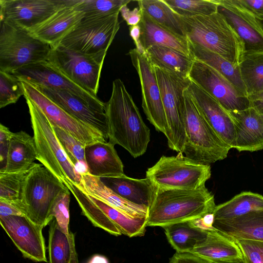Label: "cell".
Listing matches in <instances>:
<instances>
[{
	"mask_svg": "<svg viewBox=\"0 0 263 263\" xmlns=\"http://www.w3.org/2000/svg\"><path fill=\"white\" fill-rule=\"evenodd\" d=\"M106 55L84 54L59 44L51 48L46 61L58 72L97 96Z\"/></svg>",
	"mask_w": 263,
	"mask_h": 263,
	"instance_id": "obj_10",
	"label": "cell"
},
{
	"mask_svg": "<svg viewBox=\"0 0 263 263\" xmlns=\"http://www.w3.org/2000/svg\"><path fill=\"white\" fill-rule=\"evenodd\" d=\"M163 229L167 241L178 253H189L206 238L209 231L194 227L190 221L173 224Z\"/></svg>",
	"mask_w": 263,
	"mask_h": 263,
	"instance_id": "obj_35",
	"label": "cell"
},
{
	"mask_svg": "<svg viewBox=\"0 0 263 263\" xmlns=\"http://www.w3.org/2000/svg\"><path fill=\"white\" fill-rule=\"evenodd\" d=\"M80 174L81 183L77 185L88 194L130 217L148 216V207L134 204L123 199L106 186L100 178L91 175L86 171L80 172Z\"/></svg>",
	"mask_w": 263,
	"mask_h": 263,
	"instance_id": "obj_25",
	"label": "cell"
},
{
	"mask_svg": "<svg viewBox=\"0 0 263 263\" xmlns=\"http://www.w3.org/2000/svg\"><path fill=\"white\" fill-rule=\"evenodd\" d=\"M103 183L123 199L134 204L151 206L157 188L147 177L135 179L125 174L101 178Z\"/></svg>",
	"mask_w": 263,
	"mask_h": 263,
	"instance_id": "obj_26",
	"label": "cell"
},
{
	"mask_svg": "<svg viewBox=\"0 0 263 263\" xmlns=\"http://www.w3.org/2000/svg\"><path fill=\"white\" fill-rule=\"evenodd\" d=\"M238 66L247 96L263 92V51L245 52Z\"/></svg>",
	"mask_w": 263,
	"mask_h": 263,
	"instance_id": "obj_36",
	"label": "cell"
},
{
	"mask_svg": "<svg viewBox=\"0 0 263 263\" xmlns=\"http://www.w3.org/2000/svg\"><path fill=\"white\" fill-rule=\"evenodd\" d=\"M79 0H0V21L29 32L60 9L77 4Z\"/></svg>",
	"mask_w": 263,
	"mask_h": 263,
	"instance_id": "obj_12",
	"label": "cell"
},
{
	"mask_svg": "<svg viewBox=\"0 0 263 263\" xmlns=\"http://www.w3.org/2000/svg\"><path fill=\"white\" fill-rule=\"evenodd\" d=\"M25 98L30 116L37 160L63 183L68 180L79 185L81 181L80 172L64 151L52 123L31 100Z\"/></svg>",
	"mask_w": 263,
	"mask_h": 263,
	"instance_id": "obj_5",
	"label": "cell"
},
{
	"mask_svg": "<svg viewBox=\"0 0 263 263\" xmlns=\"http://www.w3.org/2000/svg\"><path fill=\"white\" fill-rule=\"evenodd\" d=\"M250 106L263 114V92L248 96Z\"/></svg>",
	"mask_w": 263,
	"mask_h": 263,
	"instance_id": "obj_52",
	"label": "cell"
},
{
	"mask_svg": "<svg viewBox=\"0 0 263 263\" xmlns=\"http://www.w3.org/2000/svg\"><path fill=\"white\" fill-rule=\"evenodd\" d=\"M142 13V18L139 25L141 31L140 42L145 51L152 46L160 45L191 55L189 42L185 36L174 32Z\"/></svg>",
	"mask_w": 263,
	"mask_h": 263,
	"instance_id": "obj_27",
	"label": "cell"
},
{
	"mask_svg": "<svg viewBox=\"0 0 263 263\" xmlns=\"http://www.w3.org/2000/svg\"><path fill=\"white\" fill-rule=\"evenodd\" d=\"M130 0H79L74 7L84 14V17L109 15L120 12V8Z\"/></svg>",
	"mask_w": 263,
	"mask_h": 263,
	"instance_id": "obj_41",
	"label": "cell"
},
{
	"mask_svg": "<svg viewBox=\"0 0 263 263\" xmlns=\"http://www.w3.org/2000/svg\"><path fill=\"white\" fill-rule=\"evenodd\" d=\"M177 14L182 16L208 15L217 12L216 0H163Z\"/></svg>",
	"mask_w": 263,
	"mask_h": 263,
	"instance_id": "obj_40",
	"label": "cell"
},
{
	"mask_svg": "<svg viewBox=\"0 0 263 263\" xmlns=\"http://www.w3.org/2000/svg\"><path fill=\"white\" fill-rule=\"evenodd\" d=\"M137 3L142 11L155 22L185 36L181 16L174 11L163 0H141L138 1Z\"/></svg>",
	"mask_w": 263,
	"mask_h": 263,
	"instance_id": "obj_37",
	"label": "cell"
},
{
	"mask_svg": "<svg viewBox=\"0 0 263 263\" xmlns=\"http://www.w3.org/2000/svg\"><path fill=\"white\" fill-rule=\"evenodd\" d=\"M186 90L184 92L185 142L182 153L204 165L226 158L230 148L210 126Z\"/></svg>",
	"mask_w": 263,
	"mask_h": 263,
	"instance_id": "obj_6",
	"label": "cell"
},
{
	"mask_svg": "<svg viewBox=\"0 0 263 263\" xmlns=\"http://www.w3.org/2000/svg\"><path fill=\"white\" fill-rule=\"evenodd\" d=\"M37 153L33 137L24 131L13 133L7 151L5 164L0 171L16 172L34 166Z\"/></svg>",
	"mask_w": 263,
	"mask_h": 263,
	"instance_id": "obj_28",
	"label": "cell"
},
{
	"mask_svg": "<svg viewBox=\"0 0 263 263\" xmlns=\"http://www.w3.org/2000/svg\"><path fill=\"white\" fill-rule=\"evenodd\" d=\"M129 35L134 42L136 46V49L141 54H145L146 52L142 46L141 42V28L139 25L129 26Z\"/></svg>",
	"mask_w": 263,
	"mask_h": 263,
	"instance_id": "obj_51",
	"label": "cell"
},
{
	"mask_svg": "<svg viewBox=\"0 0 263 263\" xmlns=\"http://www.w3.org/2000/svg\"><path fill=\"white\" fill-rule=\"evenodd\" d=\"M63 183L68 188L79 204L82 214L92 224L114 236L122 235L119 230L97 205L91 196L82 190L77 185L66 180Z\"/></svg>",
	"mask_w": 263,
	"mask_h": 263,
	"instance_id": "obj_32",
	"label": "cell"
},
{
	"mask_svg": "<svg viewBox=\"0 0 263 263\" xmlns=\"http://www.w3.org/2000/svg\"><path fill=\"white\" fill-rule=\"evenodd\" d=\"M145 52L154 67L180 76L189 77L195 60L192 56L160 45L152 46Z\"/></svg>",
	"mask_w": 263,
	"mask_h": 263,
	"instance_id": "obj_30",
	"label": "cell"
},
{
	"mask_svg": "<svg viewBox=\"0 0 263 263\" xmlns=\"http://www.w3.org/2000/svg\"><path fill=\"white\" fill-rule=\"evenodd\" d=\"M214 195L203 186L197 189L157 188L148 208L147 226L162 228L213 213Z\"/></svg>",
	"mask_w": 263,
	"mask_h": 263,
	"instance_id": "obj_2",
	"label": "cell"
},
{
	"mask_svg": "<svg viewBox=\"0 0 263 263\" xmlns=\"http://www.w3.org/2000/svg\"><path fill=\"white\" fill-rule=\"evenodd\" d=\"M51 47L30 33L0 21V71L12 73L28 65L46 61Z\"/></svg>",
	"mask_w": 263,
	"mask_h": 263,
	"instance_id": "obj_8",
	"label": "cell"
},
{
	"mask_svg": "<svg viewBox=\"0 0 263 263\" xmlns=\"http://www.w3.org/2000/svg\"><path fill=\"white\" fill-rule=\"evenodd\" d=\"M20 81L48 88L63 90L82 98L96 109L105 112V103L54 69L47 61L23 66L12 73Z\"/></svg>",
	"mask_w": 263,
	"mask_h": 263,
	"instance_id": "obj_16",
	"label": "cell"
},
{
	"mask_svg": "<svg viewBox=\"0 0 263 263\" xmlns=\"http://www.w3.org/2000/svg\"><path fill=\"white\" fill-rule=\"evenodd\" d=\"M169 263H211L190 253L176 252L170 259Z\"/></svg>",
	"mask_w": 263,
	"mask_h": 263,
	"instance_id": "obj_49",
	"label": "cell"
},
{
	"mask_svg": "<svg viewBox=\"0 0 263 263\" xmlns=\"http://www.w3.org/2000/svg\"><path fill=\"white\" fill-rule=\"evenodd\" d=\"M188 41L220 55L238 65L245 52L243 43L219 12L194 16H181Z\"/></svg>",
	"mask_w": 263,
	"mask_h": 263,
	"instance_id": "obj_3",
	"label": "cell"
},
{
	"mask_svg": "<svg viewBox=\"0 0 263 263\" xmlns=\"http://www.w3.org/2000/svg\"><path fill=\"white\" fill-rule=\"evenodd\" d=\"M255 16L263 20V0H234Z\"/></svg>",
	"mask_w": 263,
	"mask_h": 263,
	"instance_id": "obj_47",
	"label": "cell"
},
{
	"mask_svg": "<svg viewBox=\"0 0 263 263\" xmlns=\"http://www.w3.org/2000/svg\"><path fill=\"white\" fill-rule=\"evenodd\" d=\"M49 263H79L72 233L67 235L53 219L48 237Z\"/></svg>",
	"mask_w": 263,
	"mask_h": 263,
	"instance_id": "obj_31",
	"label": "cell"
},
{
	"mask_svg": "<svg viewBox=\"0 0 263 263\" xmlns=\"http://www.w3.org/2000/svg\"><path fill=\"white\" fill-rule=\"evenodd\" d=\"M24 95L21 81L17 77L0 71V108L16 103Z\"/></svg>",
	"mask_w": 263,
	"mask_h": 263,
	"instance_id": "obj_42",
	"label": "cell"
},
{
	"mask_svg": "<svg viewBox=\"0 0 263 263\" xmlns=\"http://www.w3.org/2000/svg\"><path fill=\"white\" fill-rule=\"evenodd\" d=\"M70 193L68 190L59 197L53 206L52 214L59 227L67 235L72 233L69 229Z\"/></svg>",
	"mask_w": 263,
	"mask_h": 263,
	"instance_id": "obj_45",
	"label": "cell"
},
{
	"mask_svg": "<svg viewBox=\"0 0 263 263\" xmlns=\"http://www.w3.org/2000/svg\"><path fill=\"white\" fill-rule=\"evenodd\" d=\"M21 81L24 91V97L31 100L52 124L64 130L85 146L106 141L101 132L66 112L34 85L28 82Z\"/></svg>",
	"mask_w": 263,
	"mask_h": 263,
	"instance_id": "obj_13",
	"label": "cell"
},
{
	"mask_svg": "<svg viewBox=\"0 0 263 263\" xmlns=\"http://www.w3.org/2000/svg\"><path fill=\"white\" fill-rule=\"evenodd\" d=\"M113 144L99 141L85 146L86 171L100 178L121 176L123 164Z\"/></svg>",
	"mask_w": 263,
	"mask_h": 263,
	"instance_id": "obj_23",
	"label": "cell"
},
{
	"mask_svg": "<svg viewBox=\"0 0 263 263\" xmlns=\"http://www.w3.org/2000/svg\"><path fill=\"white\" fill-rule=\"evenodd\" d=\"M74 6L60 9L47 21L30 31V34L49 44L51 48L59 45L84 17V14L77 10Z\"/></svg>",
	"mask_w": 263,
	"mask_h": 263,
	"instance_id": "obj_22",
	"label": "cell"
},
{
	"mask_svg": "<svg viewBox=\"0 0 263 263\" xmlns=\"http://www.w3.org/2000/svg\"><path fill=\"white\" fill-rule=\"evenodd\" d=\"M119 12L123 20L129 26L139 25L143 16L142 11L139 7L130 10L127 5L123 6Z\"/></svg>",
	"mask_w": 263,
	"mask_h": 263,
	"instance_id": "obj_46",
	"label": "cell"
},
{
	"mask_svg": "<svg viewBox=\"0 0 263 263\" xmlns=\"http://www.w3.org/2000/svg\"><path fill=\"white\" fill-rule=\"evenodd\" d=\"M109 142L119 145L134 158L143 155L150 141V130L123 81L112 82L109 100L105 103Z\"/></svg>",
	"mask_w": 263,
	"mask_h": 263,
	"instance_id": "obj_1",
	"label": "cell"
},
{
	"mask_svg": "<svg viewBox=\"0 0 263 263\" xmlns=\"http://www.w3.org/2000/svg\"><path fill=\"white\" fill-rule=\"evenodd\" d=\"M189 45L191 55L195 60L214 68L247 96L238 65L233 64L220 55L203 47L190 42Z\"/></svg>",
	"mask_w": 263,
	"mask_h": 263,
	"instance_id": "obj_33",
	"label": "cell"
},
{
	"mask_svg": "<svg viewBox=\"0 0 263 263\" xmlns=\"http://www.w3.org/2000/svg\"><path fill=\"white\" fill-rule=\"evenodd\" d=\"M220 13L242 41L245 52L263 51V20L234 0H216ZM244 52V53H245Z\"/></svg>",
	"mask_w": 263,
	"mask_h": 263,
	"instance_id": "obj_18",
	"label": "cell"
},
{
	"mask_svg": "<svg viewBox=\"0 0 263 263\" xmlns=\"http://www.w3.org/2000/svg\"><path fill=\"white\" fill-rule=\"evenodd\" d=\"M230 263H244L243 260L242 261H236V262H230Z\"/></svg>",
	"mask_w": 263,
	"mask_h": 263,
	"instance_id": "obj_54",
	"label": "cell"
},
{
	"mask_svg": "<svg viewBox=\"0 0 263 263\" xmlns=\"http://www.w3.org/2000/svg\"><path fill=\"white\" fill-rule=\"evenodd\" d=\"M128 54L139 76L143 111L156 130L165 135L167 123L155 68L146 53L141 54L134 48Z\"/></svg>",
	"mask_w": 263,
	"mask_h": 263,
	"instance_id": "obj_15",
	"label": "cell"
},
{
	"mask_svg": "<svg viewBox=\"0 0 263 263\" xmlns=\"http://www.w3.org/2000/svg\"><path fill=\"white\" fill-rule=\"evenodd\" d=\"M12 133L7 127L2 124H0V162L1 163L6 161Z\"/></svg>",
	"mask_w": 263,
	"mask_h": 263,
	"instance_id": "obj_48",
	"label": "cell"
},
{
	"mask_svg": "<svg viewBox=\"0 0 263 263\" xmlns=\"http://www.w3.org/2000/svg\"><path fill=\"white\" fill-rule=\"evenodd\" d=\"M35 165L30 168L16 172L0 171V200L13 203L18 208V201L24 181L29 172Z\"/></svg>",
	"mask_w": 263,
	"mask_h": 263,
	"instance_id": "obj_39",
	"label": "cell"
},
{
	"mask_svg": "<svg viewBox=\"0 0 263 263\" xmlns=\"http://www.w3.org/2000/svg\"><path fill=\"white\" fill-rule=\"evenodd\" d=\"M189 77L228 111L242 110L250 106L247 96L217 71L201 61L194 60Z\"/></svg>",
	"mask_w": 263,
	"mask_h": 263,
	"instance_id": "obj_14",
	"label": "cell"
},
{
	"mask_svg": "<svg viewBox=\"0 0 263 263\" xmlns=\"http://www.w3.org/2000/svg\"><path fill=\"white\" fill-rule=\"evenodd\" d=\"M52 125L60 143L71 161L76 166L79 163H83L86 166L85 146L64 130Z\"/></svg>",
	"mask_w": 263,
	"mask_h": 263,
	"instance_id": "obj_43",
	"label": "cell"
},
{
	"mask_svg": "<svg viewBox=\"0 0 263 263\" xmlns=\"http://www.w3.org/2000/svg\"><path fill=\"white\" fill-rule=\"evenodd\" d=\"M229 112L235 127V148L239 152L263 149V114L252 107Z\"/></svg>",
	"mask_w": 263,
	"mask_h": 263,
	"instance_id": "obj_21",
	"label": "cell"
},
{
	"mask_svg": "<svg viewBox=\"0 0 263 263\" xmlns=\"http://www.w3.org/2000/svg\"><path fill=\"white\" fill-rule=\"evenodd\" d=\"M213 227L233 239L263 241V210H257L232 219L214 220Z\"/></svg>",
	"mask_w": 263,
	"mask_h": 263,
	"instance_id": "obj_29",
	"label": "cell"
},
{
	"mask_svg": "<svg viewBox=\"0 0 263 263\" xmlns=\"http://www.w3.org/2000/svg\"><path fill=\"white\" fill-rule=\"evenodd\" d=\"M211 176L210 165L196 162L182 153L162 156L146 172V177L159 189H197L205 186Z\"/></svg>",
	"mask_w": 263,
	"mask_h": 263,
	"instance_id": "obj_9",
	"label": "cell"
},
{
	"mask_svg": "<svg viewBox=\"0 0 263 263\" xmlns=\"http://www.w3.org/2000/svg\"><path fill=\"white\" fill-rule=\"evenodd\" d=\"M239 248L244 263H263V241L234 239Z\"/></svg>",
	"mask_w": 263,
	"mask_h": 263,
	"instance_id": "obj_44",
	"label": "cell"
},
{
	"mask_svg": "<svg viewBox=\"0 0 263 263\" xmlns=\"http://www.w3.org/2000/svg\"><path fill=\"white\" fill-rule=\"evenodd\" d=\"M92 197L97 205L116 226L122 234L129 237L142 236L145 234L146 228L147 227V217H130L99 199L92 196Z\"/></svg>",
	"mask_w": 263,
	"mask_h": 263,
	"instance_id": "obj_38",
	"label": "cell"
},
{
	"mask_svg": "<svg viewBox=\"0 0 263 263\" xmlns=\"http://www.w3.org/2000/svg\"><path fill=\"white\" fill-rule=\"evenodd\" d=\"M68 190L48 168L36 163L24 181L18 206L25 217L43 228L53 219L57 200Z\"/></svg>",
	"mask_w": 263,
	"mask_h": 263,
	"instance_id": "obj_4",
	"label": "cell"
},
{
	"mask_svg": "<svg viewBox=\"0 0 263 263\" xmlns=\"http://www.w3.org/2000/svg\"><path fill=\"white\" fill-rule=\"evenodd\" d=\"M211 263H230L242 260L241 252L234 239L215 228L190 252Z\"/></svg>",
	"mask_w": 263,
	"mask_h": 263,
	"instance_id": "obj_24",
	"label": "cell"
},
{
	"mask_svg": "<svg viewBox=\"0 0 263 263\" xmlns=\"http://www.w3.org/2000/svg\"><path fill=\"white\" fill-rule=\"evenodd\" d=\"M263 210V196L251 192H242L229 201L216 205L214 220L235 218L252 211Z\"/></svg>",
	"mask_w": 263,
	"mask_h": 263,
	"instance_id": "obj_34",
	"label": "cell"
},
{
	"mask_svg": "<svg viewBox=\"0 0 263 263\" xmlns=\"http://www.w3.org/2000/svg\"><path fill=\"white\" fill-rule=\"evenodd\" d=\"M0 223L24 257L47 262L42 227L23 216L0 217Z\"/></svg>",
	"mask_w": 263,
	"mask_h": 263,
	"instance_id": "obj_17",
	"label": "cell"
},
{
	"mask_svg": "<svg viewBox=\"0 0 263 263\" xmlns=\"http://www.w3.org/2000/svg\"><path fill=\"white\" fill-rule=\"evenodd\" d=\"M9 216H25L23 212L14 204L0 200V217Z\"/></svg>",
	"mask_w": 263,
	"mask_h": 263,
	"instance_id": "obj_50",
	"label": "cell"
},
{
	"mask_svg": "<svg viewBox=\"0 0 263 263\" xmlns=\"http://www.w3.org/2000/svg\"><path fill=\"white\" fill-rule=\"evenodd\" d=\"M119 13L101 16H84L60 44L84 54L107 53L120 28Z\"/></svg>",
	"mask_w": 263,
	"mask_h": 263,
	"instance_id": "obj_11",
	"label": "cell"
},
{
	"mask_svg": "<svg viewBox=\"0 0 263 263\" xmlns=\"http://www.w3.org/2000/svg\"><path fill=\"white\" fill-rule=\"evenodd\" d=\"M154 68L166 120L167 144L182 153L185 142L184 92L192 81L189 77Z\"/></svg>",
	"mask_w": 263,
	"mask_h": 263,
	"instance_id": "obj_7",
	"label": "cell"
},
{
	"mask_svg": "<svg viewBox=\"0 0 263 263\" xmlns=\"http://www.w3.org/2000/svg\"><path fill=\"white\" fill-rule=\"evenodd\" d=\"M87 263H109L108 259L101 255L93 256Z\"/></svg>",
	"mask_w": 263,
	"mask_h": 263,
	"instance_id": "obj_53",
	"label": "cell"
},
{
	"mask_svg": "<svg viewBox=\"0 0 263 263\" xmlns=\"http://www.w3.org/2000/svg\"><path fill=\"white\" fill-rule=\"evenodd\" d=\"M33 85L66 112L101 132L105 139L108 138L105 112L96 109L82 98L68 91Z\"/></svg>",
	"mask_w": 263,
	"mask_h": 263,
	"instance_id": "obj_20",
	"label": "cell"
},
{
	"mask_svg": "<svg viewBox=\"0 0 263 263\" xmlns=\"http://www.w3.org/2000/svg\"><path fill=\"white\" fill-rule=\"evenodd\" d=\"M186 90L214 131L230 149L235 148V127L229 112L194 83Z\"/></svg>",
	"mask_w": 263,
	"mask_h": 263,
	"instance_id": "obj_19",
	"label": "cell"
}]
</instances>
